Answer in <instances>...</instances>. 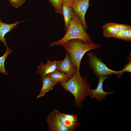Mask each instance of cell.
<instances>
[{
    "mask_svg": "<svg viewBox=\"0 0 131 131\" xmlns=\"http://www.w3.org/2000/svg\"><path fill=\"white\" fill-rule=\"evenodd\" d=\"M65 90L72 94L74 98L76 107L80 108L82 102L91 94L90 85L86 77H82L79 71L76 69L72 77L67 82L60 83Z\"/></svg>",
    "mask_w": 131,
    "mask_h": 131,
    "instance_id": "cell-1",
    "label": "cell"
},
{
    "mask_svg": "<svg viewBox=\"0 0 131 131\" xmlns=\"http://www.w3.org/2000/svg\"><path fill=\"white\" fill-rule=\"evenodd\" d=\"M62 46L69 53L72 62L79 71L81 60L85 53L90 50L98 49L100 46L92 42H86L78 39L69 41Z\"/></svg>",
    "mask_w": 131,
    "mask_h": 131,
    "instance_id": "cell-2",
    "label": "cell"
},
{
    "mask_svg": "<svg viewBox=\"0 0 131 131\" xmlns=\"http://www.w3.org/2000/svg\"><path fill=\"white\" fill-rule=\"evenodd\" d=\"M73 39L81 40L87 43L92 42L80 19L76 15L70 21L69 27L64 36L60 40L51 43L49 46L62 45L67 41Z\"/></svg>",
    "mask_w": 131,
    "mask_h": 131,
    "instance_id": "cell-3",
    "label": "cell"
},
{
    "mask_svg": "<svg viewBox=\"0 0 131 131\" xmlns=\"http://www.w3.org/2000/svg\"><path fill=\"white\" fill-rule=\"evenodd\" d=\"M88 56L89 66L98 78L108 76L113 74L118 76V71H115L109 69L94 53L90 52L88 53Z\"/></svg>",
    "mask_w": 131,
    "mask_h": 131,
    "instance_id": "cell-4",
    "label": "cell"
},
{
    "mask_svg": "<svg viewBox=\"0 0 131 131\" xmlns=\"http://www.w3.org/2000/svg\"><path fill=\"white\" fill-rule=\"evenodd\" d=\"M70 5L75 14L80 19L86 31L88 26L85 21V16L89 6V0H75Z\"/></svg>",
    "mask_w": 131,
    "mask_h": 131,
    "instance_id": "cell-5",
    "label": "cell"
},
{
    "mask_svg": "<svg viewBox=\"0 0 131 131\" xmlns=\"http://www.w3.org/2000/svg\"><path fill=\"white\" fill-rule=\"evenodd\" d=\"M59 111L55 109L49 115L47 119L49 129L50 131H70L61 122Z\"/></svg>",
    "mask_w": 131,
    "mask_h": 131,
    "instance_id": "cell-6",
    "label": "cell"
},
{
    "mask_svg": "<svg viewBox=\"0 0 131 131\" xmlns=\"http://www.w3.org/2000/svg\"><path fill=\"white\" fill-rule=\"evenodd\" d=\"M56 69L65 73L70 78L75 73L76 69L71 60L69 53L67 51H66L64 59L57 63Z\"/></svg>",
    "mask_w": 131,
    "mask_h": 131,
    "instance_id": "cell-7",
    "label": "cell"
},
{
    "mask_svg": "<svg viewBox=\"0 0 131 131\" xmlns=\"http://www.w3.org/2000/svg\"><path fill=\"white\" fill-rule=\"evenodd\" d=\"M108 77V76L100 77L98 78V83L96 88L94 90L91 89V94L90 99L95 98L100 102L106 98L107 95H111L115 93L113 91L109 92L104 91L103 88V84L104 81Z\"/></svg>",
    "mask_w": 131,
    "mask_h": 131,
    "instance_id": "cell-8",
    "label": "cell"
},
{
    "mask_svg": "<svg viewBox=\"0 0 131 131\" xmlns=\"http://www.w3.org/2000/svg\"><path fill=\"white\" fill-rule=\"evenodd\" d=\"M61 60L53 61H50L48 59L47 60V62L45 64H44L41 62L40 65L37 66V70L36 72L41 76L40 80H42L44 77L47 74L55 71L57 69V63Z\"/></svg>",
    "mask_w": 131,
    "mask_h": 131,
    "instance_id": "cell-9",
    "label": "cell"
},
{
    "mask_svg": "<svg viewBox=\"0 0 131 131\" xmlns=\"http://www.w3.org/2000/svg\"><path fill=\"white\" fill-rule=\"evenodd\" d=\"M63 15V16L65 23L64 30L66 32L69 27V22L76 15L71 5L62 0Z\"/></svg>",
    "mask_w": 131,
    "mask_h": 131,
    "instance_id": "cell-10",
    "label": "cell"
},
{
    "mask_svg": "<svg viewBox=\"0 0 131 131\" xmlns=\"http://www.w3.org/2000/svg\"><path fill=\"white\" fill-rule=\"evenodd\" d=\"M0 40L4 43L6 47L8 46L6 40L4 38L5 35L16 27L17 25L26 20L16 21L13 23L8 24L2 21L0 19Z\"/></svg>",
    "mask_w": 131,
    "mask_h": 131,
    "instance_id": "cell-11",
    "label": "cell"
},
{
    "mask_svg": "<svg viewBox=\"0 0 131 131\" xmlns=\"http://www.w3.org/2000/svg\"><path fill=\"white\" fill-rule=\"evenodd\" d=\"M42 81V86L39 93L37 97L38 98L43 96L47 92L52 90L58 83L50 80L46 75L43 77Z\"/></svg>",
    "mask_w": 131,
    "mask_h": 131,
    "instance_id": "cell-12",
    "label": "cell"
},
{
    "mask_svg": "<svg viewBox=\"0 0 131 131\" xmlns=\"http://www.w3.org/2000/svg\"><path fill=\"white\" fill-rule=\"evenodd\" d=\"M46 75L51 80L58 83L67 82L70 78L65 73L57 69L54 71L47 74Z\"/></svg>",
    "mask_w": 131,
    "mask_h": 131,
    "instance_id": "cell-13",
    "label": "cell"
},
{
    "mask_svg": "<svg viewBox=\"0 0 131 131\" xmlns=\"http://www.w3.org/2000/svg\"><path fill=\"white\" fill-rule=\"evenodd\" d=\"M102 29L103 35L106 38L113 37L118 32L114 27L107 23L102 26Z\"/></svg>",
    "mask_w": 131,
    "mask_h": 131,
    "instance_id": "cell-14",
    "label": "cell"
},
{
    "mask_svg": "<svg viewBox=\"0 0 131 131\" xmlns=\"http://www.w3.org/2000/svg\"><path fill=\"white\" fill-rule=\"evenodd\" d=\"M59 117L63 124L68 128L70 131H74L79 127V123L78 121L75 122H72L61 116L60 113Z\"/></svg>",
    "mask_w": 131,
    "mask_h": 131,
    "instance_id": "cell-15",
    "label": "cell"
},
{
    "mask_svg": "<svg viewBox=\"0 0 131 131\" xmlns=\"http://www.w3.org/2000/svg\"><path fill=\"white\" fill-rule=\"evenodd\" d=\"M6 51L3 55L0 57V72L5 75L8 74L4 66L6 59L9 54L12 52V50L8 46L6 47Z\"/></svg>",
    "mask_w": 131,
    "mask_h": 131,
    "instance_id": "cell-16",
    "label": "cell"
},
{
    "mask_svg": "<svg viewBox=\"0 0 131 131\" xmlns=\"http://www.w3.org/2000/svg\"><path fill=\"white\" fill-rule=\"evenodd\" d=\"M54 7L56 13L63 15L62 0H48Z\"/></svg>",
    "mask_w": 131,
    "mask_h": 131,
    "instance_id": "cell-17",
    "label": "cell"
},
{
    "mask_svg": "<svg viewBox=\"0 0 131 131\" xmlns=\"http://www.w3.org/2000/svg\"><path fill=\"white\" fill-rule=\"evenodd\" d=\"M107 24L114 27L118 32L127 30L131 28V26L128 25L118 24L113 22L108 23Z\"/></svg>",
    "mask_w": 131,
    "mask_h": 131,
    "instance_id": "cell-18",
    "label": "cell"
},
{
    "mask_svg": "<svg viewBox=\"0 0 131 131\" xmlns=\"http://www.w3.org/2000/svg\"><path fill=\"white\" fill-rule=\"evenodd\" d=\"M127 30L121 31L113 37L118 39L127 41Z\"/></svg>",
    "mask_w": 131,
    "mask_h": 131,
    "instance_id": "cell-19",
    "label": "cell"
},
{
    "mask_svg": "<svg viewBox=\"0 0 131 131\" xmlns=\"http://www.w3.org/2000/svg\"><path fill=\"white\" fill-rule=\"evenodd\" d=\"M60 115L70 121L73 122H78L77 116L74 115H69L60 113Z\"/></svg>",
    "mask_w": 131,
    "mask_h": 131,
    "instance_id": "cell-20",
    "label": "cell"
},
{
    "mask_svg": "<svg viewBox=\"0 0 131 131\" xmlns=\"http://www.w3.org/2000/svg\"><path fill=\"white\" fill-rule=\"evenodd\" d=\"M125 72H131V59L129 62L125 65L124 68L121 70L118 71L117 77H120L123 73Z\"/></svg>",
    "mask_w": 131,
    "mask_h": 131,
    "instance_id": "cell-21",
    "label": "cell"
},
{
    "mask_svg": "<svg viewBox=\"0 0 131 131\" xmlns=\"http://www.w3.org/2000/svg\"><path fill=\"white\" fill-rule=\"evenodd\" d=\"M11 5L14 7L17 8L21 6L26 0H8Z\"/></svg>",
    "mask_w": 131,
    "mask_h": 131,
    "instance_id": "cell-22",
    "label": "cell"
},
{
    "mask_svg": "<svg viewBox=\"0 0 131 131\" xmlns=\"http://www.w3.org/2000/svg\"><path fill=\"white\" fill-rule=\"evenodd\" d=\"M127 41H131V28L127 30Z\"/></svg>",
    "mask_w": 131,
    "mask_h": 131,
    "instance_id": "cell-23",
    "label": "cell"
},
{
    "mask_svg": "<svg viewBox=\"0 0 131 131\" xmlns=\"http://www.w3.org/2000/svg\"><path fill=\"white\" fill-rule=\"evenodd\" d=\"M67 2L70 5L75 0H62Z\"/></svg>",
    "mask_w": 131,
    "mask_h": 131,
    "instance_id": "cell-24",
    "label": "cell"
}]
</instances>
